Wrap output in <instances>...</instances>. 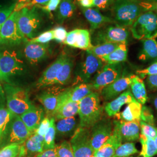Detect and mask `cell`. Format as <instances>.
Instances as JSON below:
<instances>
[{
  "label": "cell",
  "mask_w": 157,
  "mask_h": 157,
  "mask_svg": "<svg viewBox=\"0 0 157 157\" xmlns=\"http://www.w3.org/2000/svg\"><path fill=\"white\" fill-rule=\"evenodd\" d=\"M24 48V54L30 63L36 65L44 60L48 54V44H43L26 41Z\"/></svg>",
  "instance_id": "19"
},
{
  "label": "cell",
  "mask_w": 157,
  "mask_h": 157,
  "mask_svg": "<svg viewBox=\"0 0 157 157\" xmlns=\"http://www.w3.org/2000/svg\"><path fill=\"white\" fill-rule=\"evenodd\" d=\"M24 69V64L14 51L0 49V71L3 82L11 84V78Z\"/></svg>",
  "instance_id": "7"
},
{
  "label": "cell",
  "mask_w": 157,
  "mask_h": 157,
  "mask_svg": "<svg viewBox=\"0 0 157 157\" xmlns=\"http://www.w3.org/2000/svg\"><path fill=\"white\" fill-rule=\"evenodd\" d=\"M5 101H6L5 92L0 82V105H3V104L4 103Z\"/></svg>",
  "instance_id": "55"
},
{
  "label": "cell",
  "mask_w": 157,
  "mask_h": 157,
  "mask_svg": "<svg viewBox=\"0 0 157 157\" xmlns=\"http://www.w3.org/2000/svg\"><path fill=\"white\" fill-rule=\"evenodd\" d=\"M118 124L122 141L133 142L137 140L140 137V122L118 121Z\"/></svg>",
  "instance_id": "24"
},
{
  "label": "cell",
  "mask_w": 157,
  "mask_h": 157,
  "mask_svg": "<svg viewBox=\"0 0 157 157\" xmlns=\"http://www.w3.org/2000/svg\"><path fill=\"white\" fill-rule=\"evenodd\" d=\"M42 20L39 8L36 6L25 7L18 11L17 26L20 32L28 40L35 37L40 29Z\"/></svg>",
  "instance_id": "3"
},
{
  "label": "cell",
  "mask_w": 157,
  "mask_h": 157,
  "mask_svg": "<svg viewBox=\"0 0 157 157\" xmlns=\"http://www.w3.org/2000/svg\"><path fill=\"white\" fill-rule=\"evenodd\" d=\"M52 40H54L53 31L52 30H50L40 34L38 36L35 37L33 39L28 41L31 43L46 44H48L49 42H50Z\"/></svg>",
  "instance_id": "43"
},
{
  "label": "cell",
  "mask_w": 157,
  "mask_h": 157,
  "mask_svg": "<svg viewBox=\"0 0 157 157\" xmlns=\"http://www.w3.org/2000/svg\"><path fill=\"white\" fill-rule=\"evenodd\" d=\"M92 33L91 43H94L93 45L106 43H128L130 35L128 28L117 24L104 26Z\"/></svg>",
  "instance_id": "6"
},
{
  "label": "cell",
  "mask_w": 157,
  "mask_h": 157,
  "mask_svg": "<svg viewBox=\"0 0 157 157\" xmlns=\"http://www.w3.org/2000/svg\"><path fill=\"white\" fill-rule=\"evenodd\" d=\"M128 43H121L118 47L107 56L101 58L104 62L109 64L121 63L127 60Z\"/></svg>",
  "instance_id": "30"
},
{
  "label": "cell",
  "mask_w": 157,
  "mask_h": 157,
  "mask_svg": "<svg viewBox=\"0 0 157 157\" xmlns=\"http://www.w3.org/2000/svg\"><path fill=\"white\" fill-rule=\"evenodd\" d=\"M73 67V62L71 58L67 56L65 61L59 69L55 80V84L63 85L67 84L71 76Z\"/></svg>",
  "instance_id": "31"
},
{
  "label": "cell",
  "mask_w": 157,
  "mask_h": 157,
  "mask_svg": "<svg viewBox=\"0 0 157 157\" xmlns=\"http://www.w3.org/2000/svg\"><path fill=\"white\" fill-rule=\"evenodd\" d=\"M80 10L85 18L90 24L91 33L105 26L107 24H115L111 17L104 15L101 13L100 10L97 8H80Z\"/></svg>",
  "instance_id": "18"
},
{
  "label": "cell",
  "mask_w": 157,
  "mask_h": 157,
  "mask_svg": "<svg viewBox=\"0 0 157 157\" xmlns=\"http://www.w3.org/2000/svg\"><path fill=\"white\" fill-rule=\"evenodd\" d=\"M67 56V55L64 52H62L59 56L55 61L52 62L42 73L36 83L37 87L42 88L55 84V80L58 70Z\"/></svg>",
  "instance_id": "16"
},
{
  "label": "cell",
  "mask_w": 157,
  "mask_h": 157,
  "mask_svg": "<svg viewBox=\"0 0 157 157\" xmlns=\"http://www.w3.org/2000/svg\"><path fill=\"white\" fill-rule=\"evenodd\" d=\"M113 124L114 126L111 136L98 150L94 152L93 155L97 157H112L117 149L122 144V139L118 121H115Z\"/></svg>",
  "instance_id": "13"
},
{
  "label": "cell",
  "mask_w": 157,
  "mask_h": 157,
  "mask_svg": "<svg viewBox=\"0 0 157 157\" xmlns=\"http://www.w3.org/2000/svg\"><path fill=\"white\" fill-rule=\"evenodd\" d=\"M140 135L151 138L152 139L157 136V128H155V126L146 124L142 121H140Z\"/></svg>",
  "instance_id": "42"
},
{
  "label": "cell",
  "mask_w": 157,
  "mask_h": 157,
  "mask_svg": "<svg viewBox=\"0 0 157 157\" xmlns=\"http://www.w3.org/2000/svg\"><path fill=\"white\" fill-rule=\"evenodd\" d=\"M76 10L73 0H62L56 10V19L59 24H62L67 19L72 17Z\"/></svg>",
  "instance_id": "29"
},
{
  "label": "cell",
  "mask_w": 157,
  "mask_h": 157,
  "mask_svg": "<svg viewBox=\"0 0 157 157\" xmlns=\"http://www.w3.org/2000/svg\"><path fill=\"white\" fill-rule=\"evenodd\" d=\"M111 0H94V7L99 10H105L109 8Z\"/></svg>",
  "instance_id": "52"
},
{
  "label": "cell",
  "mask_w": 157,
  "mask_h": 157,
  "mask_svg": "<svg viewBox=\"0 0 157 157\" xmlns=\"http://www.w3.org/2000/svg\"><path fill=\"white\" fill-rule=\"evenodd\" d=\"M17 5V1H13L0 6V25H2L10 17L15 11Z\"/></svg>",
  "instance_id": "40"
},
{
  "label": "cell",
  "mask_w": 157,
  "mask_h": 157,
  "mask_svg": "<svg viewBox=\"0 0 157 157\" xmlns=\"http://www.w3.org/2000/svg\"><path fill=\"white\" fill-rule=\"evenodd\" d=\"M130 91L134 98L141 104L144 105L147 100L146 86L142 78L137 75H132Z\"/></svg>",
  "instance_id": "27"
},
{
  "label": "cell",
  "mask_w": 157,
  "mask_h": 157,
  "mask_svg": "<svg viewBox=\"0 0 157 157\" xmlns=\"http://www.w3.org/2000/svg\"><path fill=\"white\" fill-rule=\"evenodd\" d=\"M138 0H113L109 8L115 24L129 28L144 11Z\"/></svg>",
  "instance_id": "1"
},
{
  "label": "cell",
  "mask_w": 157,
  "mask_h": 157,
  "mask_svg": "<svg viewBox=\"0 0 157 157\" xmlns=\"http://www.w3.org/2000/svg\"><path fill=\"white\" fill-rule=\"evenodd\" d=\"M130 31L136 39L157 38V13L152 11L143 12L130 28Z\"/></svg>",
  "instance_id": "5"
},
{
  "label": "cell",
  "mask_w": 157,
  "mask_h": 157,
  "mask_svg": "<svg viewBox=\"0 0 157 157\" xmlns=\"http://www.w3.org/2000/svg\"><path fill=\"white\" fill-rule=\"evenodd\" d=\"M62 0H50L48 3L44 6H40L44 11L50 13L56 11Z\"/></svg>",
  "instance_id": "49"
},
{
  "label": "cell",
  "mask_w": 157,
  "mask_h": 157,
  "mask_svg": "<svg viewBox=\"0 0 157 157\" xmlns=\"http://www.w3.org/2000/svg\"><path fill=\"white\" fill-rule=\"evenodd\" d=\"M102 112L99 94L94 91L79 101V127L90 128L100 121Z\"/></svg>",
  "instance_id": "2"
},
{
  "label": "cell",
  "mask_w": 157,
  "mask_h": 157,
  "mask_svg": "<svg viewBox=\"0 0 157 157\" xmlns=\"http://www.w3.org/2000/svg\"><path fill=\"white\" fill-rule=\"evenodd\" d=\"M91 157H95V156H94V155H92Z\"/></svg>",
  "instance_id": "61"
},
{
  "label": "cell",
  "mask_w": 157,
  "mask_h": 157,
  "mask_svg": "<svg viewBox=\"0 0 157 157\" xmlns=\"http://www.w3.org/2000/svg\"><path fill=\"white\" fill-rule=\"evenodd\" d=\"M124 75L122 63L116 64L106 63L97 73L92 86L94 91H101L104 88L121 78Z\"/></svg>",
  "instance_id": "10"
},
{
  "label": "cell",
  "mask_w": 157,
  "mask_h": 157,
  "mask_svg": "<svg viewBox=\"0 0 157 157\" xmlns=\"http://www.w3.org/2000/svg\"><path fill=\"white\" fill-rule=\"evenodd\" d=\"M153 140H154V142L155 147H156V148L157 149V136L153 139Z\"/></svg>",
  "instance_id": "58"
},
{
  "label": "cell",
  "mask_w": 157,
  "mask_h": 157,
  "mask_svg": "<svg viewBox=\"0 0 157 157\" xmlns=\"http://www.w3.org/2000/svg\"><path fill=\"white\" fill-rule=\"evenodd\" d=\"M94 91V90L91 84L83 83L79 84L71 89L69 101L79 102Z\"/></svg>",
  "instance_id": "32"
},
{
  "label": "cell",
  "mask_w": 157,
  "mask_h": 157,
  "mask_svg": "<svg viewBox=\"0 0 157 157\" xmlns=\"http://www.w3.org/2000/svg\"><path fill=\"white\" fill-rule=\"evenodd\" d=\"M18 11L15 10L10 17L1 25L0 44L7 46H17L28 40L20 32L17 24Z\"/></svg>",
  "instance_id": "9"
},
{
  "label": "cell",
  "mask_w": 157,
  "mask_h": 157,
  "mask_svg": "<svg viewBox=\"0 0 157 157\" xmlns=\"http://www.w3.org/2000/svg\"><path fill=\"white\" fill-rule=\"evenodd\" d=\"M26 157L36 155L43 151L44 147V137L34 132L28 139L23 143Z\"/></svg>",
  "instance_id": "25"
},
{
  "label": "cell",
  "mask_w": 157,
  "mask_h": 157,
  "mask_svg": "<svg viewBox=\"0 0 157 157\" xmlns=\"http://www.w3.org/2000/svg\"><path fill=\"white\" fill-rule=\"evenodd\" d=\"M135 101L136 100L132 95L130 90H126L107 104L105 107V111L110 117H116L120 112L122 106Z\"/></svg>",
  "instance_id": "21"
},
{
  "label": "cell",
  "mask_w": 157,
  "mask_h": 157,
  "mask_svg": "<svg viewBox=\"0 0 157 157\" xmlns=\"http://www.w3.org/2000/svg\"><path fill=\"white\" fill-rule=\"evenodd\" d=\"M34 157H56V147L53 149L44 150Z\"/></svg>",
  "instance_id": "53"
},
{
  "label": "cell",
  "mask_w": 157,
  "mask_h": 157,
  "mask_svg": "<svg viewBox=\"0 0 157 157\" xmlns=\"http://www.w3.org/2000/svg\"><path fill=\"white\" fill-rule=\"evenodd\" d=\"M140 121L146 124L155 126V121L151 109L146 106H142L141 112Z\"/></svg>",
  "instance_id": "44"
},
{
  "label": "cell",
  "mask_w": 157,
  "mask_h": 157,
  "mask_svg": "<svg viewBox=\"0 0 157 157\" xmlns=\"http://www.w3.org/2000/svg\"><path fill=\"white\" fill-rule=\"evenodd\" d=\"M136 73L137 76L142 79L146 78L147 76L149 75H157V61L152 63L149 67L145 69L137 71Z\"/></svg>",
  "instance_id": "45"
},
{
  "label": "cell",
  "mask_w": 157,
  "mask_h": 157,
  "mask_svg": "<svg viewBox=\"0 0 157 157\" xmlns=\"http://www.w3.org/2000/svg\"><path fill=\"white\" fill-rule=\"evenodd\" d=\"M0 82H3V78H2V76L0 71Z\"/></svg>",
  "instance_id": "59"
},
{
  "label": "cell",
  "mask_w": 157,
  "mask_h": 157,
  "mask_svg": "<svg viewBox=\"0 0 157 157\" xmlns=\"http://www.w3.org/2000/svg\"><path fill=\"white\" fill-rule=\"evenodd\" d=\"M139 151L133 142H126L118 147L112 157H129Z\"/></svg>",
  "instance_id": "37"
},
{
  "label": "cell",
  "mask_w": 157,
  "mask_h": 157,
  "mask_svg": "<svg viewBox=\"0 0 157 157\" xmlns=\"http://www.w3.org/2000/svg\"><path fill=\"white\" fill-rule=\"evenodd\" d=\"M131 80L132 75L124 76L123 75L121 78L101 90V95L106 101L115 99L129 88Z\"/></svg>",
  "instance_id": "17"
},
{
  "label": "cell",
  "mask_w": 157,
  "mask_h": 157,
  "mask_svg": "<svg viewBox=\"0 0 157 157\" xmlns=\"http://www.w3.org/2000/svg\"><path fill=\"white\" fill-rule=\"evenodd\" d=\"M77 2L80 8H90L94 7V0H77Z\"/></svg>",
  "instance_id": "54"
},
{
  "label": "cell",
  "mask_w": 157,
  "mask_h": 157,
  "mask_svg": "<svg viewBox=\"0 0 157 157\" xmlns=\"http://www.w3.org/2000/svg\"><path fill=\"white\" fill-rule=\"evenodd\" d=\"M141 47L138 54V59L141 62H154L157 61V41L156 38L141 40Z\"/></svg>",
  "instance_id": "23"
},
{
  "label": "cell",
  "mask_w": 157,
  "mask_h": 157,
  "mask_svg": "<svg viewBox=\"0 0 157 157\" xmlns=\"http://www.w3.org/2000/svg\"><path fill=\"white\" fill-rule=\"evenodd\" d=\"M110 121L98 122L93 126L91 135V144L94 152L98 150L109 139L112 133Z\"/></svg>",
  "instance_id": "14"
},
{
  "label": "cell",
  "mask_w": 157,
  "mask_h": 157,
  "mask_svg": "<svg viewBox=\"0 0 157 157\" xmlns=\"http://www.w3.org/2000/svg\"><path fill=\"white\" fill-rule=\"evenodd\" d=\"M1 25H0V30H1Z\"/></svg>",
  "instance_id": "62"
},
{
  "label": "cell",
  "mask_w": 157,
  "mask_h": 157,
  "mask_svg": "<svg viewBox=\"0 0 157 157\" xmlns=\"http://www.w3.org/2000/svg\"><path fill=\"white\" fill-rule=\"evenodd\" d=\"M3 89L7 108L12 113L20 116L33 106L26 90L8 83L4 84Z\"/></svg>",
  "instance_id": "4"
},
{
  "label": "cell",
  "mask_w": 157,
  "mask_h": 157,
  "mask_svg": "<svg viewBox=\"0 0 157 157\" xmlns=\"http://www.w3.org/2000/svg\"><path fill=\"white\" fill-rule=\"evenodd\" d=\"M103 66L104 62L100 58L86 51L85 59L80 69L79 78L83 82H86L93 75L97 73Z\"/></svg>",
  "instance_id": "15"
},
{
  "label": "cell",
  "mask_w": 157,
  "mask_h": 157,
  "mask_svg": "<svg viewBox=\"0 0 157 157\" xmlns=\"http://www.w3.org/2000/svg\"><path fill=\"white\" fill-rule=\"evenodd\" d=\"M56 120L54 118L50 119V125L44 136V150H50L56 148Z\"/></svg>",
  "instance_id": "35"
},
{
  "label": "cell",
  "mask_w": 157,
  "mask_h": 157,
  "mask_svg": "<svg viewBox=\"0 0 157 157\" xmlns=\"http://www.w3.org/2000/svg\"><path fill=\"white\" fill-rule=\"evenodd\" d=\"M69 142L73 150L74 157H91L93 155L91 134L87 128H78Z\"/></svg>",
  "instance_id": "11"
},
{
  "label": "cell",
  "mask_w": 157,
  "mask_h": 157,
  "mask_svg": "<svg viewBox=\"0 0 157 157\" xmlns=\"http://www.w3.org/2000/svg\"><path fill=\"white\" fill-rule=\"evenodd\" d=\"M76 124V118H65L58 121L56 124V131L61 134H67L75 129Z\"/></svg>",
  "instance_id": "38"
},
{
  "label": "cell",
  "mask_w": 157,
  "mask_h": 157,
  "mask_svg": "<svg viewBox=\"0 0 157 157\" xmlns=\"http://www.w3.org/2000/svg\"><path fill=\"white\" fill-rule=\"evenodd\" d=\"M52 31L54 34V40L58 43H63L67 36V30L65 28L59 26L52 29Z\"/></svg>",
  "instance_id": "46"
},
{
  "label": "cell",
  "mask_w": 157,
  "mask_h": 157,
  "mask_svg": "<svg viewBox=\"0 0 157 157\" xmlns=\"http://www.w3.org/2000/svg\"><path fill=\"white\" fill-rule=\"evenodd\" d=\"M49 1L50 0H30L28 3L23 5L20 10L25 7H31L33 6H44L48 3Z\"/></svg>",
  "instance_id": "51"
},
{
  "label": "cell",
  "mask_w": 157,
  "mask_h": 157,
  "mask_svg": "<svg viewBox=\"0 0 157 157\" xmlns=\"http://www.w3.org/2000/svg\"><path fill=\"white\" fill-rule=\"evenodd\" d=\"M121 43H106L98 45H93L89 50L90 52L101 59L107 56L115 50Z\"/></svg>",
  "instance_id": "34"
},
{
  "label": "cell",
  "mask_w": 157,
  "mask_h": 157,
  "mask_svg": "<svg viewBox=\"0 0 157 157\" xmlns=\"http://www.w3.org/2000/svg\"><path fill=\"white\" fill-rule=\"evenodd\" d=\"M139 139L141 145L140 157H154L157 155V149L152 139L140 135Z\"/></svg>",
  "instance_id": "33"
},
{
  "label": "cell",
  "mask_w": 157,
  "mask_h": 157,
  "mask_svg": "<svg viewBox=\"0 0 157 157\" xmlns=\"http://www.w3.org/2000/svg\"><path fill=\"white\" fill-rule=\"evenodd\" d=\"M113 0H111V2L113 1ZM138 1H149V0H138Z\"/></svg>",
  "instance_id": "60"
},
{
  "label": "cell",
  "mask_w": 157,
  "mask_h": 157,
  "mask_svg": "<svg viewBox=\"0 0 157 157\" xmlns=\"http://www.w3.org/2000/svg\"><path fill=\"white\" fill-rule=\"evenodd\" d=\"M11 117V112L3 105H0V148Z\"/></svg>",
  "instance_id": "36"
},
{
  "label": "cell",
  "mask_w": 157,
  "mask_h": 157,
  "mask_svg": "<svg viewBox=\"0 0 157 157\" xmlns=\"http://www.w3.org/2000/svg\"><path fill=\"white\" fill-rule=\"evenodd\" d=\"M140 4L144 11H152L157 14V1H140Z\"/></svg>",
  "instance_id": "48"
},
{
  "label": "cell",
  "mask_w": 157,
  "mask_h": 157,
  "mask_svg": "<svg viewBox=\"0 0 157 157\" xmlns=\"http://www.w3.org/2000/svg\"><path fill=\"white\" fill-rule=\"evenodd\" d=\"M142 105L138 101L130 102L128 104L125 109L121 113L116 116L120 121L126 122H140Z\"/></svg>",
  "instance_id": "26"
},
{
  "label": "cell",
  "mask_w": 157,
  "mask_h": 157,
  "mask_svg": "<svg viewBox=\"0 0 157 157\" xmlns=\"http://www.w3.org/2000/svg\"><path fill=\"white\" fill-rule=\"evenodd\" d=\"M50 125V119L48 117L44 118L41 121V123L40 124L38 128L34 131V132L38 135L44 137L49 128Z\"/></svg>",
  "instance_id": "47"
},
{
  "label": "cell",
  "mask_w": 157,
  "mask_h": 157,
  "mask_svg": "<svg viewBox=\"0 0 157 157\" xmlns=\"http://www.w3.org/2000/svg\"><path fill=\"white\" fill-rule=\"evenodd\" d=\"M63 90L59 87H54L52 89H48L37 97L38 100L44 107L47 117L53 116L58 104L59 95Z\"/></svg>",
  "instance_id": "20"
},
{
  "label": "cell",
  "mask_w": 157,
  "mask_h": 157,
  "mask_svg": "<svg viewBox=\"0 0 157 157\" xmlns=\"http://www.w3.org/2000/svg\"><path fill=\"white\" fill-rule=\"evenodd\" d=\"M22 143H12L0 148V157H21Z\"/></svg>",
  "instance_id": "39"
},
{
  "label": "cell",
  "mask_w": 157,
  "mask_h": 157,
  "mask_svg": "<svg viewBox=\"0 0 157 157\" xmlns=\"http://www.w3.org/2000/svg\"><path fill=\"white\" fill-rule=\"evenodd\" d=\"M153 105L157 112V95L154 97L153 100Z\"/></svg>",
  "instance_id": "57"
},
{
  "label": "cell",
  "mask_w": 157,
  "mask_h": 157,
  "mask_svg": "<svg viewBox=\"0 0 157 157\" xmlns=\"http://www.w3.org/2000/svg\"><path fill=\"white\" fill-rule=\"evenodd\" d=\"M43 109L40 107L33 105L28 111L23 113L20 117L29 130L34 133L38 128L41 121L44 118Z\"/></svg>",
  "instance_id": "22"
},
{
  "label": "cell",
  "mask_w": 157,
  "mask_h": 157,
  "mask_svg": "<svg viewBox=\"0 0 157 157\" xmlns=\"http://www.w3.org/2000/svg\"><path fill=\"white\" fill-rule=\"evenodd\" d=\"M56 157H74L73 150L69 141H64L56 146Z\"/></svg>",
  "instance_id": "41"
},
{
  "label": "cell",
  "mask_w": 157,
  "mask_h": 157,
  "mask_svg": "<svg viewBox=\"0 0 157 157\" xmlns=\"http://www.w3.org/2000/svg\"><path fill=\"white\" fill-rule=\"evenodd\" d=\"M146 82L150 90H157V75L147 76L146 78Z\"/></svg>",
  "instance_id": "50"
},
{
  "label": "cell",
  "mask_w": 157,
  "mask_h": 157,
  "mask_svg": "<svg viewBox=\"0 0 157 157\" xmlns=\"http://www.w3.org/2000/svg\"><path fill=\"white\" fill-rule=\"evenodd\" d=\"M30 1V0H16V1H17V5L15 10L19 11L23 5L28 3Z\"/></svg>",
  "instance_id": "56"
},
{
  "label": "cell",
  "mask_w": 157,
  "mask_h": 157,
  "mask_svg": "<svg viewBox=\"0 0 157 157\" xmlns=\"http://www.w3.org/2000/svg\"><path fill=\"white\" fill-rule=\"evenodd\" d=\"M33 133L25 124L19 115L11 112V117L1 148L12 143H23Z\"/></svg>",
  "instance_id": "8"
},
{
  "label": "cell",
  "mask_w": 157,
  "mask_h": 157,
  "mask_svg": "<svg viewBox=\"0 0 157 157\" xmlns=\"http://www.w3.org/2000/svg\"><path fill=\"white\" fill-rule=\"evenodd\" d=\"M79 102L67 101L56 108L52 118L59 121L65 118H71L78 114Z\"/></svg>",
  "instance_id": "28"
},
{
  "label": "cell",
  "mask_w": 157,
  "mask_h": 157,
  "mask_svg": "<svg viewBox=\"0 0 157 157\" xmlns=\"http://www.w3.org/2000/svg\"><path fill=\"white\" fill-rule=\"evenodd\" d=\"M63 43L69 47L85 51L89 50L93 46L90 31L81 29H75L67 33Z\"/></svg>",
  "instance_id": "12"
}]
</instances>
